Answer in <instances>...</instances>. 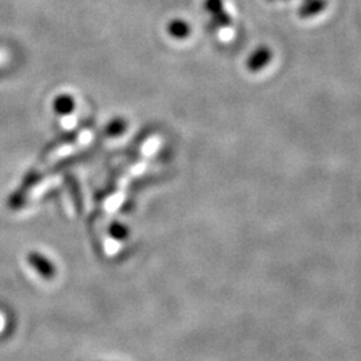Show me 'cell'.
<instances>
[{
  "mask_svg": "<svg viewBox=\"0 0 361 361\" xmlns=\"http://www.w3.org/2000/svg\"><path fill=\"white\" fill-rule=\"evenodd\" d=\"M205 10L212 15L224 11V1L222 0H205Z\"/></svg>",
  "mask_w": 361,
  "mask_h": 361,
  "instance_id": "8992f818",
  "label": "cell"
},
{
  "mask_svg": "<svg viewBox=\"0 0 361 361\" xmlns=\"http://www.w3.org/2000/svg\"><path fill=\"white\" fill-rule=\"evenodd\" d=\"M126 129H128L126 121L122 119V118H116V119L111 121V122L106 126L104 133H106L107 135H110V137H118V135L123 134Z\"/></svg>",
  "mask_w": 361,
  "mask_h": 361,
  "instance_id": "5b68a950",
  "label": "cell"
},
{
  "mask_svg": "<svg viewBox=\"0 0 361 361\" xmlns=\"http://www.w3.org/2000/svg\"><path fill=\"white\" fill-rule=\"evenodd\" d=\"M74 109H75V101L68 94H62L56 97L54 101V110L59 116H68L74 111Z\"/></svg>",
  "mask_w": 361,
  "mask_h": 361,
  "instance_id": "7a4b0ae2",
  "label": "cell"
},
{
  "mask_svg": "<svg viewBox=\"0 0 361 361\" xmlns=\"http://www.w3.org/2000/svg\"><path fill=\"white\" fill-rule=\"evenodd\" d=\"M271 56H273V54H271V49L267 46H261L249 56V59L246 62V67L250 73H258L265 66L271 63Z\"/></svg>",
  "mask_w": 361,
  "mask_h": 361,
  "instance_id": "6da1fadb",
  "label": "cell"
},
{
  "mask_svg": "<svg viewBox=\"0 0 361 361\" xmlns=\"http://www.w3.org/2000/svg\"><path fill=\"white\" fill-rule=\"evenodd\" d=\"M328 1L326 0H308L298 11L300 18H310L312 15L322 13L325 10Z\"/></svg>",
  "mask_w": 361,
  "mask_h": 361,
  "instance_id": "277c9868",
  "label": "cell"
},
{
  "mask_svg": "<svg viewBox=\"0 0 361 361\" xmlns=\"http://www.w3.org/2000/svg\"><path fill=\"white\" fill-rule=\"evenodd\" d=\"M213 18H214V20H216L219 25H221V26H229V25L232 23L231 16L225 13V11H221V13L213 15Z\"/></svg>",
  "mask_w": 361,
  "mask_h": 361,
  "instance_id": "52a82bcc",
  "label": "cell"
},
{
  "mask_svg": "<svg viewBox=\"0 0 361 361\" xmlns=\"http://www.w3.org/2000/svg\"><path fill=\"white\" fill-rule=\"evenodd\" d=\"M168 32L170 34V37L182 40V39H186L190 35L192 28H190L188 22H185L182 19H174L168 25Z\"/></svg>",
  "mask_w": 361,
  "mask_h": 361,
  "instance_id": "3957f363",
  "label": "cell"
}]
</instances>
